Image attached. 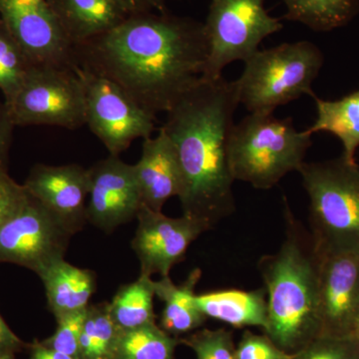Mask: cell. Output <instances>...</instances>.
<instances>
[{"instance_id":"cell-32","label":"cell","mask_w":359,"mask_h":359,"mask_svg":"<svg viewBox=\"0 0 359 359\" xmlns=\"http://www.w3.org/2000/svg\"><path fill=\"white\" fill-rule=\"evenodd\" d=\"M15 126L6 102L0 101V171H7L9 150Z\"/></svg>"},{"instance_id":"cell-35","label":"cell","mask_w":359,"mask_h":359,"mask_svg":"<svg viewBox=\"0 0 359 359\" xmlns=\"http://www.w3.org/2000/svg\"><path fill=\"white\" fill-rule=\"evenodd\" d=\"M28 348L30 351L29 359H75L45 346L41 341L33 342Z\"/></svg>"},{"instance_id":"cell-20","label":"cell","mask_w":359,"mask_h":359,"mask_svg":"<svg viewBox=\"0 0 359 359\" xmlns=\"http://www.w3.org/2000/svg\"><path fill=\"white\" fill-rule=\"evenodd\" d=\"M201 275L200 269H193L181 285H175L169 276L154 280L155 297L164 302L159 327L167 334L180 339L204 325L207 316L197 306L195 294Z\"/></svg>"},{"instance_id":"cell-29","label":"cell","mask_w":359,"mask_h":359,"mask_svg":"<svg viewBox=\"0 0 359 359\" xmlns=\"http://www.w3.org/2000/svg\"><path fill=\"white\" fill-rule=\"evenodd\" d=\"M86 313L87 309L56 318L57 328L55 332L49 339L41 341L42 344L58 353L67 354L75 359H80V335H81Z\"/></svg>"},{"instance_id":"cell-24","label":"cell","mask_w":359,"mask_h":359,"mask_svg":"<svg viewBox=\"0 0 359 359\" xmlns=\"http://www.w3.org/2000/svg\"><path fill=\"white\" fill-rule=\"evenodd\" d=\"M283 18L297 21L314 32H330L346 25L359 13V0H283Z\"/></svg>"},{"instance_id":"cell-12","label":"cell","mask_w":359,"mask_h":359,"mask_svg":"<svg viewBox=\"0 0 359 359\" xmlns=\"http://www.w3.org/2000/svg\"><path fill=\"white\" fill-rule=\"evenodd\" d=\"M316 249L321 334L353 337L359 318V252Z\"/></svg>"},{"instance_id":"cell-1","label":"cell","mask_w":359,"mask_h":359,"mask_svg":"<svg viewBox=\"0 0 359 359\" xmlns=\"http://www.w3.org/2000/svg\"><path fill=\"white\" fill-rule=\"evenodd\" d=\"M208 52L204 23L168 11L131 14L111 32L74 45L75 66L114 82L155 116L199 81Z\"/></svg>"},{"instance_id":"cell-19","label":"cell","mask_w":359,"mask_h":359,"mask_svg":"<svg viewBox=\"0 0 359 359\" xmlns=\"http://www.w3.org/2000/svg\"><path fill=\"white\" fill-rule=\"evenodd\" d=\"M196 302L207 316L235 328L257 327L266 332L269 325L266 290H228L196 295Z\"/></svg>"},{"instance_id":"cell-26","label":"cell","mask_w":359,"mask_h":359,"mask_svg":"<svg viewBox=\"0 0 359 359\" xmlns=\"http://www.w3.org/2000/svg\"><path fill=\"white\" fill-rule=\"evenodd\" d=\"M30 65L25 52L0 20V90L8 102L22 86Z\"/></svg>"},{"instance_id":"cell-22","label":"cell","mask_w":359,"mask_h":359,"mask_svg":"<svg viewBox=\"0 0 359 359\" xmlns=\"http://www.w3.org/2000/svg\"><path fill=\"white\" fill-rule=\"evenodd\" d=\"M154 280L140 275L122 285L109 302V313L119 330H134L156 323Z\"/></svg>"},{"instance_id":"cell-7","label":"cell","mask_w":359,"mask_h":359,"mask_svg":"<svg viewBox=\"0 0 359 359\" xmlns=\"http://www.w3.org/2000/svg\"><path fill=\"white\" fill-rule=\"evenodd\" d=\"M204 25L209 52L202 77L210 79L221 77L230 63L247 61L283 27L264 8V0H211Z\"/></svg>"},{"instance_id":"cell-15","label":"cell","mask_w":359,"mask_h":359,"mask_svg":"<svg viewBox=\"0 0 359 359\" xmlns=\"http://www.w3.org/2000/svg\"><path fill=\"white\" fill-rule=\"evenodd\" d=\"M23 185L29 195L55 215L72 235L83 229L87 223L86 199L91 187L89 169L78 164H36Z\"/></svg>"},{"instance_id":"cell-17","label":"cell","mask_w":359,"mask_h":359,"mask_svg":"<svg viewBox=\"0 0 359 359\" xmlns=\"http://www.w3.org/2000/svg\"><path fill=\"white\" fill-rule=\"evenodd\" d=\"M47 1L74 45L111 32L131 15L123 0Z\"/></svg>"},{"instance_id":"cell-23","label":"cell","mask_w":359,"mask_h":359,"mask_svg":"<svg viewBox=\"0 0 359 359\" xmlns=\"http://www.w3.org/2000/svg\"><path fill=\"white\" fill-rule=\"evenodd\" d=\"M179 337L155 323L129 330H118L110 359H174Z\"/></svg>"},{"instance_id":"cell-5","label":"cell","mask_w":359,"mask_h":359,"mask_svg":"<svg viewBox=\"0 0 359 359\" xmlns=\"http://www.w3.org/2000/svg\"><path fill=\"white\" fill-rule=\"evenodd\" d=\"M299 172L309 198L316 247L328 252H359V165L341 155L304 163Z\"/></svg>"},{"instance_id":"cell-36","label":"cell","mask_w":359,"mask_h":359,"mask_svg":"<svg viewBox=\"0 0 359 359\" xmlns=\"http://www.w3.org/2000/svg\"><path fill=\"white\" fill-rule=\"evenodd\" d=\"M0 359H16L15 355H4L0 356Z\"/></svg>"},{"instance_id":"cell-37","label":"cell","mask_w":359,"mask_h":359,"mask_svg":"<svg viewBox=\"0 0 359 359\" xmlns=\"http://www.w3.org/2000/svg\"><path fill=\"white\" fill-rule=\"evenodd\" d=\"M355 337L359 339V318L358 321V325H356Z\"/></svg>"},{"instance_id":"cell-13","label":"cell","mask_w":359,"mask_h":359,"mask_svg":"<svg viewBox=\"0 0 359 359\" xmlns=\"http://www.w3.org/2000/svg\"><path fill=\"white\" fill-rule=\"evenodd\" d=\"M132 249L140 262V275L169 276L175 264L185 259L194 241L209 229L191 217L170 218L142 205Z\"/></svg>"},{"instance_id":"cell-30","label":"cell","mask_w":359,"mask_h":359,"mask_svg":"<svg viewBox=\"0 0 359 359\" xmlns=\"http://www.w3.org/2000/svg\"><path fill=\"white\" fill-rule=\"evenodd\" d=\"M294 354L280 348L268 335H259L245 330L238 346L237 359H294Z\"/></svg>"},{"instance_id":"cell-28","label":"cell","mask_w":359,"mask_h":359,"mask_svg":"<svg viewBox=\"0 0 359 359\" xmlns=\"http://www.w3.org/2000/svg\"><path fill=\"white\" fill-rule=\"evenodd\" d=\"M294 359H359V339L321 334L295 353Z\"/></svg>"},{"instance_id":"cell-3","label":"cell","mask_w":359,"mask_h":359,"mask_svg":"<svg viewBox=\"0 0 359 359\" xmlns=\"http://www.w3.org/2000/svg\"><path fill=\"white\" fill-rule=\"evenodd\" d=\"M285 238L276 254L259 259L268 302L264 334L287 353L321 335L318 256L313 238L294 218L285 199Z\"/></svg>"},{"instance_id":"cell-14","label":"cell","mask_w":359,"mask_h":359,"mask_svg":"<svg viewBox=\"0 0 359 359\" xmlns=\"http://www.w3.org/2000/svg\"><path fill=\"white\" fill-rule=\"evenodd\" d=\"M89 174L87 222L110 233L137 218L143 203L134 165L110 155L90 168Z\"/></svg>"},{"instance_id":"cell-31","label":"cell","mask_w":359,"mask_h":359,"mask_svg":"<svg viewBox=\"0 0 359 359\" xmlns=\"http://www.w3.org/2000/svg\"><path fill=\"white\" fill-rule=\"evenodd\" d=\"M28 199L25 185L14 181L8 172L0 171V226L20 212Z\"/></svg>"},{"instance_id":"cell-27","label":"cell","mask_w":359,"mask_h":359,"mask_svg":"<svg viewBox=\"0 0 359 359\" xmlns=\"http://www.w3.org/2000/svg\"><path fill=\"white\" fill-rule=\"evenodd\" d=\"M180 344L193 349L197 359H237L233 332L224 328L196 330L180 337Z\"/></svg>"},{"instance_id":"cell-18","label":"cell","mask_w":359,"mask_h":359,"mask_svg":"<svg viewBox=\"0 0 359 359\" xmlns=\"http://www.w3.org/2000/svg\"><path fill=\"white\" fill-rule=\"evenodd\" d=\"M37 276L43 283L47 306L55 318L88 308L96 290L95 273L65 259L54 262Z\"/></svg>"},{"instance_id":"cell-21","label":"cell","mask_w":359,"mask_h":359,"mask_svg":"<svg viewBox=\"0 0 359 359\" xmlns=\"http://www.w3.org/2000/svg\"><path fill=\"white\" fill-rule=\"evenodd\" d=\"M318 116L308 131L330 132L341 141L344 158L355 162L359 147V91L353 92L339 100L330 101L313 97Z\"/></svg>"},{"instance_id":"cell-16","label":"cell","mask_w":359,"mask_h":359,"mask_svg":"<svg viewBox=\"0 0 359 359\" xmlns=\"http://www.w3.org/2000/svg\"><path fill=\"white\" fill-rule=\"evenodd\" d=\"M134 170L142 203L149 209L162 212L168 200L181 195L183 179L178 158L162 129L156 138L144 139L141 159Z\"/></svg>"},{"instance_id":"cell-33","label":"cell","mask_w":359,"mask_h":359,"mask_svg":"<svg viewBox=\"0 0 359 359\" xmlns=\"http://www.w3.org/2000/svg\"><path fill=\"white\" fill-rule=\"evenodd\" d=\"M28 346L29 344L14 334L0 313V356L15 355Z\"/></svg>"},{"instance_id":"cell-4","label":"cell","mask_w":359,"mask_h":359,"mask_svg":"<svg viewBox=\"0 0 359 359\" xmlns=\"http://www.w3.org/2000/svg\"><path fill=\"white\" fill-rule=\"evenodd\" d=\"M311 146L308 130L299 132L292 119L273 113H250L233 125L229 162L233 179L269 190L292 171L299 172Z\"/></svg>"},{"instance_id":"cell-2","label":"cell","mask_w":359,"mask_h":359,"mask_svg":"<svg viewBox=\"0 0 359 359\" xmlns=\"http://www.w3.org/2000/svg\"><path fill=\"white\" fill-rule=\"evenodd\" d=\"M238 104L237 82L201 77L168 111L161 128L181 168L183 215L209 230L236 210L229 141Z\"/></svg>"},{"instance_id":"cell-11","label":"cell","mask_w":359,"mask_h":359,"mask_svg":"<svg viewBox=\"0 0 359 359\" xmlns=\"http://www.w3.org/2000/svg\"><path fill=\"white\" fill-rule=\"evenodd\" d=\"M0 16L30 65L74 69V44L47 0H0Z\"/></svg>"},{"instance_id":"cell-6","label":"cell","mask_w":359,"mask_h":359,"mask_svg":"<svg viewBox=\"0 0 359 359\" xmlns=\"http://www.w3.org/2000/svg\"><path fill=\"white\" fill-rule=\"evenodd\" d=\"M237 80L240 103L250 113H273L302 95L313 97V83L323 65V55L309 41L283 43L257 50L247 61Z\"/></svg>"},{"instance_id":"cell-34","label":"cell","mask_w":359,"mask_h":359,"mask_svg":"<svg viewBox=\"0 0 359 359\" xmlns=\"http://www.w3.org/2000/svg\"><path fill=\"white\" fill-rule=\"evenodd\" d=\"M130 13H165L166 0H123Z\"/></svg>"},{"instance_id":"cell-8","label":"cell","mask_w":359,"mask_h":359,"mask_svg":"<svg viewBox=\"0 0 359 359\" xmlns=\"http://www.w3.org/2000/svg\"><path fill=\"white\" fill-rule=\"evenodd\" d=\"M6 104L15 126L74 130L86 124L83 84L73 68L32 66L18 93Z\"/></svg>"},{"instance_id":"cell-25","label":"cell","mask_w":359,"mask_h":359,"mask_svg":"<svg viewBox=\"0 0 359 359\" xmlns=\"http://www.w3.org/2000/svg\"><path fill=\"white\" fill-rule=\"evenodd\" d=\"M118 330L110 316L109 302L89 304L80 335V359H110Z\"/></svg>"},{"instance_id":"cell-10","label":"cell","mask_w":359,"mask_h":359,"mask_svg":"<svg viewBox=\"0 0 359 359\" xmlns=\"http://www.w3.org/2000/svg\"><path fill=\"white\" fill-rule=\"evenodd\" d=\"M72 236L55 215L29 195L20 211L0 226V263L18 264L39 275L65 259Z\"/></svg>"},{"instance_id":"cell-9","label":"cell","mask_w":359,"mask_h":359,"mask_svg":"<svg viewBox=\"0 0 359 359\" xmlns=\"http://www.w3.org/2000/svg\"><path fill=\"white\" fill-rule=\"evenodd\" d=\"M74 70L83 84L86 124L110 155L119 156L135 139L150 138L155 115L135 103L114 82L77 66Z\"/></svg>"}]
</instances>
